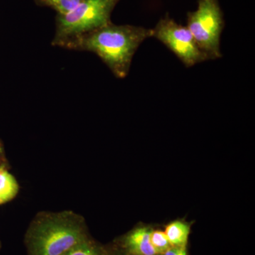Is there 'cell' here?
<instances>
[{"label": "cell", "mask_w": 255, "mask_h": 255, "mask_svg": "<svg viewBox=\"0 0 255 255\" xmlns=\"http://www.w3.org/2000/svg\"><path fill=\"white\" fill-rule=\"evenodd\" d=\"M152 28L111 22L68 41L63 48L95 53L117 78L128 75L137 48L149 38Z\"/></svg>", "instance_id": "6da1fadb"}, {"label": "cell", "mask_w": 255, "mask_h": 255, "mask_svg": "<svg viewBox=\"0 0 255 255\" xmlns=\"http://www.w3.org/2000/svg\"><path fill=\"white\" fill-rule=\"evenodd\" d=\"M87 237L80 220L70 215H53L37 221L30 229V255H63Z\"/></svg>", "instance_id": "7a4b0ae2"}, {"label": "cell", "mask_w": 255, "mask_h": 255, "mask_svg": "<svg viewBox=\"0 0 255 255\" xmlns=\"http://www.w3.org/2000/svg\"><path fill=\"white\" fill-rule=\"evenodd\" d=\"M120 0H83L65 15H56L53 46H63L70 40L112 22V11Z\"/></svg>", "instance_id": "3957f363"}, {"label": "cell", "mask_w": 255, "mask_h": 255, "mask_svg": "<svg viewBox=\"0 0 255 255\" xmlns=\"http://www.w3.org/2000/svg\"><path fill=\"white\" fill-rule=\"evenodd\" d=\"M187 27L209 60L219 59L225 20L219 0H199L197 9L187 13Z\"/></svg>", "instance_id": "277c9868"}, {"label": "cell", "mask_w": 255, "mask_h": 255, "mask_svg": "<svg viewBox=\"0 0 255 255\" xmlns=\"http://www.w3.org/2000/svg\"><path fill=\"white\" fill-rule=\"evenodd\" d=\"M152 38L163 43L186 68L208 61L187 26L179 24L168 14L152 28Z\"/></svg>", "instance_id": "5b68a950"}, {"label": "cell", "mask_w": 255, "mask_h": 255, "mask_svg": "<svg viewBox=\"0 0 255 255\" xmlns=\"http://www.w3.org/2000/svg\"><path fill=\"white\" fill-rule=\"evenodd\" d=\"M151 230L140 228L129 233L124 240V247L128 255H158L151 244Z\"/></svg>", "instance_id": "8992f818"}, {"label": "cell", "mask_w": 255, "mask_h": 255, "mask_svg": "<svg viewBox=\"0 0 255 255\" xmlns=\"http://www.w3.org/2000/svg\"><path fill=\"white\" fill-rule=\"evenodd\" d=\"M18 190V185L14 176L4 164L0 163V205L14 198Z\"/></svg>", "instance_id": "52a82bcc"}, {"label": "cell", "mask_w": 255, "mask_h": 255, "mask_svg": "<svg viewBox=\"0 0 255 255\" xmlns=\"http://www.w3.org/2000/svg\"><path fill=\"white\" fill-rule=\"evenodd\" d=\"M172 247L187 246L190 227L182 221L171 223L164 231Z\"/></svg>", "instance_id": "ba28073f"}, {"label": "cell", "mask_w": 255, "mask_h": 255, "mask_svg": "<svg viewBox=\"0 0 255 255\" xmlns=\"http://www.w3.org/2000/svg\"><path fill=\"white\" fill-rule=\"evenodd\" d=\"M83 0H34L36 5L46 6L56 11L57 15H65L78 6Z\"/></svg>", "instance_id": "9c48e42d"}, {"label": "cell", "mask_w": 255, "mask_h": 255, "mask_svg": "<svg viewBox=\"0 0 255 255\" xmlns=\"http://www.w3.org/2000/svg\"><path fill=\"white\" fill-rule=\"evenodd\" d=\"M63 255H103L100 248L88 239L73 247Z\"/></svg>", "instance_id": "30bf717a"}, {"label": "cell", "mask_w": 255, "mask_h": 255, "mask_svg": "<svg viewBox=\"0 0 255 255\" xmlns=\"http://www.w3.org/2000/svg\"><path fill=\"white\" fill-rule=\"evenodd\" d=\"M150 242L156 253L158 255L165 253L172 247L164 231H151Z\"/></svg>", "instance_id": "8fae6325"}, {"label": "cell", "mask_w": 255, "mask_h": 255, "mask_svg": "<svg viewBox=\"0 0 255 255\" xmlns=\"http://www.w3.org/2000/svg\"><path fill=\"white\" fill-rule=\"evenodd\" d=\"M159 255H187L186 247H172L168 251Z\"/></svg>", "instance_id": "7c38bea8"}, {"label": "cell", "mask_w": 255, "mask_h": 255, "mask_svg": "<svg viewBox=\"0 0 255 255\" xmlns=\"http://www.w3.org/2000/svg\"><path fill=\"white\" fill-rule=\"evenodd\" d=\"M3 155V146L1 142H0V157H1V155Z\"/></svg>", "instance_id": "4fadbf2b"}, {"label": "cell", "mask_w": 255, "mask_h": 255, "mask_svg": "<svg viewBox=\"0 0 255 255\" xmlns=\"http://www.w3.org/2000/svg\"><path fill=\"white\" fill-rule=\"evenodd\" d=\"M0 250H1V243H0Z\"/></svg>", "instance_id": "5bb4252c"}]
</instances>
